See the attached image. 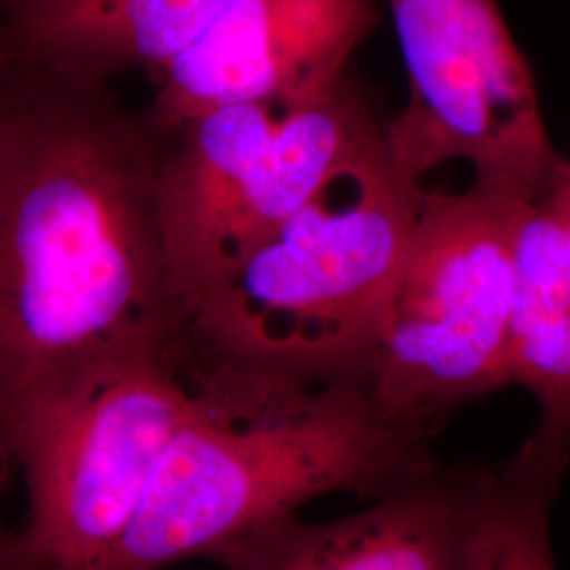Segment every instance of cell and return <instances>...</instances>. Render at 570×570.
<instances>
[{"label":"cell","mask_w":570,"mask_h":570,"mask_svg":"<svg viewBox=\"0 0 570 570\" xmlns=\"http://www.w3.org/2000/svg\"><path fill=\"white\" fill-rule=\"evenodd\" d=\"M164 138L110 82L0 45V459L96 367L176 351L157 216ZM9 465V463H7Z\"/></svg>","instance_id":"1"},{"label":"cell","mask_w":570,"mask_h":570,"mask_svg":"<svg viewBox=\"0 0 570 570\" xmlns=\"http://www.w3.org/2000/svg\"><path fill=\"white\" fill-rule=\"evenodd\" d=\"M193 400L159 452L104 570L214 560L308 501H374L440 465L431 438L397 425L360 381H298L183 362Z\"/></svg>","instance_id":"2"},{"label":"cell","mask_w":570,"mask_h":570,"mask_svg":"<svg viewBox=\"0 0 570 570\" xmlns=\"http://www.w3.org/2000/svg\"><path fill=\"white\" fill-rule=\"evenodd\" d=\"M423 190L385 140L338 167L186 311L178 357L364 383Z\"/></svg>","instance_id":"3"},{"label":"cell","mask_w":570,"mask_h":570,"mask_svg":"<svg viewBox=\"0 0 570 570\" xmlns=\"http://www.w3.org/2000/svg\"><path fill=\"white\" fill-rule=\"evenodd\" d=\"M161 138L157 216L186 315L338 167L383 142L385 122L346 79L313 100L216 108Z\"/></svg>","instance_id":"4"},{"label":"cell","mask_w":570,"mask_h":570,"mask_svg":"<svg viewBox=\"0 0 570 570\" xmlns=\"http://www.w3.org/2000/svg\"><path fill=\"white\" fill-rule=\"evenodd\" d=\"M524 186L423 190L406 261L364 372L372 402L435 438L473 400L508 387L513 228Z\"/></svg>","instance_id":"5"},{"label":"cell","mask_w":570,"mask_h":570,"mask_svg":"<svg viewBox=\"0 0 570 570\" xmlns=\"http://www.w3.org/2000/svg\"><path fill=\"white\" fill-rule=\"evenodd\" d=\"M190 400L176 351H140L30 414L4 452L30 492L11 570H104Z\"/></svg>","instance_id":"6"},{"label":"cell","mask_w":570,"mask_h":570,"mask_svg":"<svg viewBox=\"0 0 570 570\" xmlns=\"http://www.w3.org/2000/svg\"><path fill=\"white\" fill-rule=\"evenodd\" d=\"M385 2L410 85L406 106L385 122L395 164L421 180L465 161L475 180L529 186L564 159L497 0Z\"/></svg>","instance_id":"7"},{"label":"cell","mask_w":570,"mask_h":570,"mask_svg":"<svg viewBox=\"0 0 570 570\" xmlns=\"http://www.w3.org/2000/svg\"><path fill=\"white\" fill-rule=\"evenodd\" d=\"M379 20L381 0H233L150 75L144 119L164 136L225 106L326 96Z\"/></svg>","instance_id":"8"},{"label":"cell","mask_w":570,"mask_h":570,"mask_svg":"<svg viewBox=\"0 0 570 570\" xmlns=\"http://www.w3.org/2000/svg\"><path fill=\"white\" fill-rule=\"evenodd\" d=\"M494 468H444L353 515H296L216 558L226 570H482Z\"/></svg>","instance_id":"9"},{"label":"cell","mask_w":570,"mask_h":570,"mask_svg":"<svg viewBox=\"0 0 570 570\" xmlns=\"http://www.w3.org/2000/svg\"><path fill=\"white\" fill-rule=\"evenodd\" d=\"M508 385L529 391L539 423L530 449L569 459L570 165L522 188L511 252Z\"/></svg>","instance_id":"10"},{"label":"cell","mask_w":570,"mask_h":570,"mask_svg":"<svg viewBox=\"0 0 570 570\" xmlns=\"http://www.w3.org/2000/svg\"><path fill=\"white\" fill-rule=\"evenodd\" d=\"M233 0H4L2 45L47 68L112 81L157 72Z\"/></svg>","instance_id":"11"},{"label":"cell","mask_w":570,"mask_h":570,"mask_svg":"<svg viewBox=\"0 0 570 570\" xmlns=\"http://www.w3.org/2000/svg\"><path fill=\"white\" fill-rule=\"evenodd\" d=\"M564 469L567 461L527 446L494 468L484 520L482 570H558L550 518Z\"/></svg>","instance_id":"12"},{"label":"cell","mask_w":570,"mask_h":570,"mask_svg":"<svg viewBox=\"0 0 570 570\" xmlns=\"http://www.w3.org/2000/svg\"><path fill=\"white\" fill-rule=\"evenodd\" d=\"M4 469H9V465L0 459V489H2ZM11 551H13V537L7 532L0 520V570H11Z\"/></svg>","instance_id":"13"},{"label":"cell","mask_w":570,"mask_h":570,"mask_svg":"<svg viewBox=\"0 0 570 570\" xmlns=\"http://www.w3.org/2000/svg\"><path fill=\"white\" fill-rule=\"evenodd\" d=\"M0 4H2V0H0Z\"/></svg>","instance_id":"14"}]
</instances>
